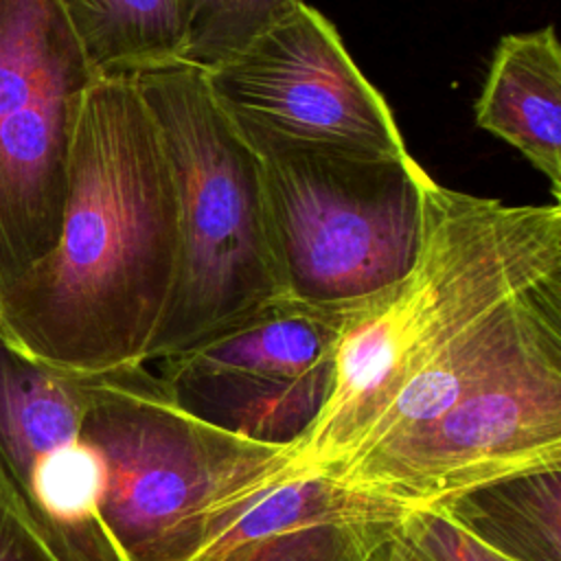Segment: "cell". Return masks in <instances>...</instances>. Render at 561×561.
<instances>
[{"mask_svg":"<svg viewBox=\"0 0 561 561\" xmlns=\"http://www.w3.org/2000/svg\"><path fill=\"white\" fill-rule=\"evenodd\" d=\"M178 265V199L131 77H96L68 153L55 245L0 296V335L72 375L145 364Z\"/></svg>","mask_w":561,"mask_h":561,"instance_id":"cell-1","label":"cell"},{"mask_svg":"<svg viewBox=\"0 0 561 561\" xmlns=\"http://www.w3.org/2000/svg\"><path fill=\"white\" fill-rule=\"evenodd\" d=\"M412 267L344 318L327 399L289 445L291 471L335 473L394 394L511 294L561 272V204H517L423 182Z\"/></svg>","mask_w":561,"mask_h":561,"instance_id":"cell-2","label":"cell"},{"mask_svg":"<svg viewBox=\"0 0 561 561\" xmlns=\"http://www.w3.org/2000/svg\"><path fill=\"white\" fill-rule=\"evenodd\" d=\"M81 434L103 465V524L123 561H188L289 469L287 445L184 412L147 364L81 375Z\"/></svg>","mask_w":561,"mask_h":561,"instance_id":"cell-3","label":"cell"},{"mask_svg":"<svg viewBox=\"0 0 561 561\" xmlns=\"http://www.w3.org/2000/svg\"><path fill=\"white\" fill-rule=\"evenodd\" d=\"M160 134L178 199V265L147 362L182 355L283 298L261 169L213 101L206 75L167 64L129 75Z\"/></svg>","mask_w":561,"mask_h":561,"instance_id":"cell-4","label":"cell"},{"mask_svg":"<svg viewBox=\"0 0 561 561\" xmlns=\"http://www.w3.org/2000/svg\"><path fill=\"white\" fill-rule=\"evenodd\" d=\"M283 298L348 313L416 259L425 169L403 158L254 151Z\"/></svg>","mask_w":561,"mask_h":561,"instance_id":"cell-5","label":"cell"},{"mask_svg":"<svg viewBox=\"0 0 561 561\" xmlns=\"http://www.w3.org/2000/svg\"><path fill=\"white\" fill-rule=\"evenodd\" d=\"M94 79L57 0H0V296L57 241Z\"/></svg>","mask_w":561,"mask_h":561,"instance_id":"cell-6","label":"cell"},{"mask_svg":"<svg viewBox=\"0 0 561 561\" xmlns=\"http://www.w3.org/2000/svg\"><path fill=\"white\" fill-rule=\"evenodd\" d=\"M204 75L213 101L252 151L410 153L383 94L357 68L337 28L305 0Z\"/></svg>","mask_w":561,"mask_h":561,"instance_id":"cell-7","label":"cell"},{"mask_svg":"<svg viewBox=\"0 0 561 561\" xmlns=\"http://www.w3.org/2000/svg\"><path fill=\"white\" fill-rule=\"evenodd\" d=\"M552 460H561V327L537 335L425 427L329 476L357 493L414 506Z\"/></svg>","mask_w":561,"mask_h":561,"instance_id":"cell-8","label":"cell"},{"mask_svg":"<svg viewBox=\"0 0 561 561\" xmlns=\"http://www.w3.org/2000/svg\"><path fill=\"white\" fill-rule=\"evenodd\" d=\"M346 313L278 298L234 329L162 359L169 397L195 419L267 443H296L320 412Z\"/></svg>","mask_w":561,"mask_h":561,"instance_id":"cell-9","label":"cell"},{"mask_svg":"<svg viewBox=\"0 0 561 561\" xmlns=\"http://www.w3.org/2000/svg\"><path fill=\"white\" fill-rule=\"evenodd\" d=\"M81 375L0 335V469L61 561H123L101 517L103 465L81 434Z\"/></svg>","mask_w":561,"mask_h":561,"instance_id":"cell-10","label":"cell"},{"mask_svg":"<svg viewBox=\"0 0 561 561\" xmlns=\"http://www.w3.org/2000/svg\"><path fill=\"white\" fill-rule=\"evenodd\" d=\"M403 508L322 471H285L188 561H379Z\"/></svg>","mask_w":561,"mask_h":561,"instance_id":"cell-11","label":"cell"},{"mask_svg":"<svg viewBox=\"0 0 561 561\" xmlns=\"http://www.w3.org/2000/svg\"><path fill=\"white\" fill-rule=\"evenodd\" d=\"M476 125L515 147L561 199V46L552 24L497 42Z\"/></svg>","mask_w":561,"mask_h":561,"instance_id":"cell-12","label":"cell"},{"mask_svg":"<svg viewBox=\"0 0 561 561\" xmlns=\"http://www.w3.org/2000/svg\"><path fill=\"white\" fill-rule=\"evenodd\" d=\"M427 504L508 561H561V460L497 473Z\"/></svg>","mask_w":561,"mask_h":561,"instance_id":"cell-13","label":"cell"},{"mask_svg":"<svg viewBox=\"0 0 561 561\" xmlns=\"http://www.w3.org/2000/svg\"><path fill=\"white\" fill-rule=\"evenodd\" d=\"M92 72L129 77L180 64V0H57Z\"/></svg>","mask_w":561,"mask_h":561,"instance_id":"cell-14","label":"cell"},{"mask_svg":"<svg viewBox=\"0 0 561 561\" xmlns=\"http://www.w3.org/2000/svg\"><path fill=\"white\" fill-rule=\"evenodd\" d=\"M300 0H180V64L208 72L245 50Z\"/></svg>","mask_w":561,"mask_h":561,"instance_id":"cell-15","label":"cell"},{"mask_svg":"<svg viewBox=\"0 0 561 561\" xmlns=\"http://www.w3.org/2000/svg\"><path fill=\"white\" fill-rule=\"evenodd\" d=\"M379 561H508L484 548L432 504L405 506Z\"/></svg>","mask_w":561,"mask_h":561,"instance_id":"cell-16","label":"cell"},{"mask_svg":"<svg viewBox=\"0 0 561 561\" xmlns=\"http://www.w3.org/2000/svg\"><path fill=\"white\" fill-rule=\"evenodd\" d=\"M0 561H61L0 469Z\"/></svg>","mask_w":561,"mask_h":561,"instance_id":"cell-17","label":"cell"}]
</instances>
